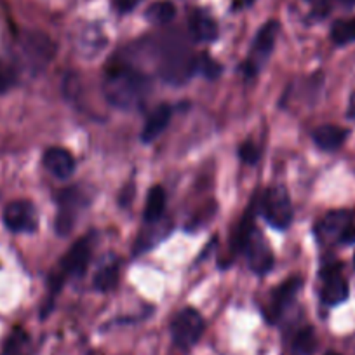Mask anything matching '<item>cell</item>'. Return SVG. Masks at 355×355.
I'll return each mask as SVG.
<instances>
[{
	"label": "cell",
	"instance_id": "cb8c5ba5",
	"mask_svg": "<svg viewBox=\"0 0 355 355\" xmlns=\"http://www.w3.org/2000/svg\"><path fill=\"white\" fill-rule=\"evenodd\" d=\"M239 157H241L245 164L252 166V164H256L259 160V148L254 143L245 141L244 145H241V148H239Z\"/></svg>",
	"mask_w": 355,
	"mask_h": 355
},
{
	"label": "cell",
	"instance_id": "5b68a950",
	"mask_svg": "<svg viewBox=\"0 0 355 355\" xmlns=\"http://www.w3.org/2000/svg\"><path fill=\"white\" fill-rule=\"evenodd\" d=\"M279 32V23L277 21H268L259 28L258 35H256L254 42H252L251 54L249 60L244 63V71L248 75H256L259 68H263V63L268 60L275 46V39H277Z\"/></svg>",
	"mask_w": 355,
	"mask_h": 355
},
{
	"label": "cell",
	"instance_id": "7402d4cb",
	"mask_svg": "<svg viewBox=\"0 0 355 355\" xmlns=\"http://www.w3.org/2000/svg\"><path fill=\"white\" fill-rule=\"evenodd\" d=\"M16 84V71L15 68L9 67L8 63L0 61V94L8 93L9 89Z\"/></svg>",
	"mask_w": 355,
	"mask_h": 355
},
{
	"label": "cell",
	"instance_id": "9c48e42d",
	"mask_svg": "<svg viewBox=\"0 0 355 355\" xmlns=\"http://www.w3.org/2000/svg\"><path fill=\"white\" fill-rule=\"evenodd\" d=\"M44 167L58 180H67L75 171V159L68 150L54 146L44 153Z\"/></svg>",
	"mask_w": 355,
	"mask_h": 355
},
{
	"label": "cell",
	"instance_id": "484cf974",
	"mask_svg": "<svg viewBox=\"0 0 355 355\" xmlns=\"http://www.w3.org/2000/svg\"><path fill=\"white\" fill-rule=\"evenodd\" d=\"M341 241L343 242H354L355 241V228L352 227V225L343 232V235H341Z\"/></svg>",
	"mask_w": 355,
	"mask_h": 355
},
{
	"label": "cell",
	"instance_id": "6da1fadb",
	"mask_svg": "<svg viewBox=\"0 0 355 355\" xmlns=\"http://www.w3.org/2000/svg\"><path fill=\"white\" fill-rule=\"evenodd\" d=\"M105 94L119 108H135L145 101L150 93V78L132 67L119 64L107 71L103 82Z\"/></svg>",
	"mask_w": 355,
	"mask_h": 355
},
{
	"label": "cell",
	"instance_id": "2e32d148",
	"mask_svg": "<svg viewBox=\"0 0 355 355\" xmlns=\"http://www.w3.org/2000/svg\"><path fill=\"white\" fill-rule=\"evenodd\" d=\"M303 281L300 277H293L289 281H286L284 284L279 286L274 291V300H272V305H274V313L279 315L289 303L293 302V298L296 296L298 289L302 288Z\"/></svg>",
	"mask_w": 355,
	"mask_h": 355
},
{
	"label": "cell",
	"instance_id": "44dd1931",
	"mask_svg": "<svg viewBox=\"0 0 355 355\" xmlns=\"http://www.w3.org/2000/svg\"><path fill=\"white\" fill-rule=\"evenodd\" d=\"M119 282V265H105L94 277V288L98 291H110Z\"/></svg>",
	"mask_w": 355,
	"mask_h": 355
},
{
	"label": "cell",
	"instance_id": "7c38bea8",
	"mask_svg": "<svg viewBox=\"0 0 355 355\" xmlns=\"http://www.w3.org/2000/svg\"><path fill=\"white\" fill-rule=\"evenodd\" d=\"M352 225V213L350 211H333V213L326 214L322 221L317 227V235L320 239H334L343 235Z\"/></svg>",
	"mask_w": 355,
	"mask_h": 355
},
{
	"label": "cell",
	"instance_id": "7a4b0ae2",
	"mask_svg": "<svg viewBox=\"0 0 355 355\" xmlns=\"http://www.w3.org/2000/svg\"><path fill=\"white\" fill-rule=\"evenodd\" d=\"M261 213L274 228L284 230L293 221V206L284 187H274L263 196Z\"/></svg>",
	"mask_w": 355,
	"mask_h": 355
},
{
	"label": "cell",
	"instance_id": "ffe728a7",
	"mask_svg": "<svg viewBox=\"0 0 355 355\" xmlns=\"http://www.w3.org/2000/svg\"><path fill=\"white\" fill-rule=\"evenodd\" d=\"M317 348V336L312 327H305L296 334L293 341V354L295 355H312Z\"/></svg>",
	"mask_w": 355,
	"mask_h": 355
},
{
	"label": "cell",
	"instance_id": "5bb4252c",
	"mask_svg": "<svg viewBox=\"0 0 355 355\" xmlns=\"http://www.w3.org/2000/svg\"><path fill=\"white\" fill-rule=\"evenodd\" d=\"M171 115H173V110H171L169 105H159L155 110L150 114V117L146 119V124L143 128L141 139L145 143L153 141L160 136V132L167 128L171 121Z\"/></svg>",
	"mask_w": 355,
	"mask_h": 355
},
{
	"label": "cell",
	"instance_id": "8992f818",
	"mask_svg": "<svg viewBox=\"0 0 355 355\" xmlns=\"http://www.w3.org/2000/svg\"><path fill=\"white\" fill-rule=\"evenodd\" d=\"M4 223L16 234H30L37 230L39 214L30 200H12L4 209Z\"/></svg>",
	"mask_w": 355,
	"mask_h": 355
},
{
	"label": "cell",
	"instance_id": "e0dca14e",
	"mask_svg": "<svg viewBox=\"0 0 355 355\" xmlns=\"http://www.w3.org/2000/svg\"><path fill=\"white\" fill-rule=\"evenodd\" d=\"M164 211H166V190L162 187H153L146 197L145 220L148 223H155L162 218Z\"/></svg>",
	"mask_w": 355,
	"mask_h": 355
},
{
	"label": "cell",
	"instance_id": "8fae6325",
	"mask_svg": "<svg viewBox=\"0 0 355 355\" xmlns=\"http://www.w3.org/2000/svg\"><path fill=\"white\" fill-rule=\"evenodd\" d=\"M322 302L326 305L334 306L343 303L348 298V282L338 270H329L324 275V288L320 295Z\"/></svg>",
	"mask_w": 355,
	"mask_h": 355
},
{
	"label": "cell",
	"instance_id": "4316f807",
	"mask_svg": "<svg viewBox=\"0 0 355 355\" xmlns=\"http://www.w3.org/2000/svg\"><path fill=\"white\" fill-rule=\"evenodd\" d=\"M348 117L355 119V93H352L350 101H348Z\"/></svg>",
	"mask_w": 355,
	"mask_h": 355
},
{
	"label": "cell",
	"instance_id": "83f0119b",
	"mask_svg": "<svg viewBox=\"0 0 355 355\" xmlns=\"http://www.w3.org/2000/svg\"><path fill=\"white\" fill-rule=\"evenodd\" d=\"M326 355H338V354H336V352H327Z\"/></svg>",
	"mask_w": 355,
	"mask_h": 355
},
{
	"label": "cell",
	"instance_id": "30bf717a",
	"mask_svg": "<svg viewBox=\"0 0 355 355\" xmlns=\"http://www.w3.org/2000/svg\"><path fill=\"white\" fill-rule=\"evenodd\" d=\"M91 259V242L89 239H80L73 244L63 259V268L70 275H82Z\"/></svg>",
	"mask_w": 355,
	"mask_h": 355
},
{
	"label": "cell",
	"instance_id": "603a6c76",
	"mask_svg": "<svg viewBox=\"0 0 355 355\" xmlns=\"http://www.w3.org/2000/svg\"><path fill=\"white\" fill-rule=\"evenodd\" d=\"M197 70L202 71L207 78H216L221 73V67L209 56L197 58Z\"/></svg>",
	"mask_w": 355,
	"mask_h": 355
},
{
	"label": "cell",
	"instance_id": "f1b7e54d",
	"mask_svg": "<svg viewBox=\"0 0 355 355\" xmlns=\"http://www.w3.org/2000/svg\"><path fill=\"white\" fill-rule=\"evenodd\" d=\"M354 266H355V256H354Z\"/></svg>",
	"mask_w": 355,
	"mask_h": 355
},
{
	"label": "cell",
	"instance_id": "d4e9b609",
	"mask_svg": "<svg viewBox=\"0 0 355 355\" xmlns=\"http://www.w3.org/2000/svg\"><path fill=\"white\" fill-rule=\"evenodd\" d=\"M139 2H141V0H121V2H119V8H121L122 12H129L131 9H135Z\"/></svg>",
	"mask_w": 355,
	"mask_h": 355
},
{
	"label": "cell",
	"instance_id": "ba28073f",
	"mask_svg": "<svg viewBox=\"0 0 355 355\" xmlns=\"http://www.w3.org/2000/svg\"><path fill=\"white\" fill-rule=\"evenodd\" d=\"M244 249L249 266H251L256 274H266L274 266V254H272L270 248H268L265 239L259 234H256V232H252L251 237L248 239Z\"/></svg>",
	"mask_w": 355,
	"mask_h": 355
},
{
	"label": "cell",
	"instance_id": "52a82bcc",
	"mask_svg": "<svg viewBox=\"0 0 355 355\" xmlns=\"http://www.w3.org/2000/svg\"><path fill=\"white\" fill-rule=\"evenodd\" d=\"M23 54L33 67H46L56 53V46L53 40L42 32H28L25 33L21 40Z\"/></svg>",
	"mask_w": 355,
	"mask_h": 355
},
{
	"label": "cell",
	"instance_id": "277c9868",
	"mask_svg": "<svg viewBox=\"0 0 355 355\" xmlns=\"http://www.w3.org/2000/svg\"><path fill=\"white\" fill-rule=\"evenodd\" d=\"M197 70V58H193L185 47H171L164 53L159 71L167 82H183Z\"/></svg>",
	"mask_w": 355,
	"mask_h": 355
},
{
	"label": "cell",
	"instance_id": "4fadbf2b",
	"mask_svg": "<svg viewBox=\"0 0 355 355\" xmlns=\"http://www.w3.org/2000/svg\"><path fill=\"white\" fill-rule=\"evenodd\" d=\"M348 131L345 128H340V125L326 124L320 125L313 131V141L317 143V146L326 152H334V150L340 148L341 145L347 139Z\"/></svg>",
	"mask_w": 355,
	"mask_h": 355
},
{
	"label": "cell",
	"instance_id": "ac0fdd59",
	"mask_svg": "<svg viewBox=\"0 0 355 355\" xmlns=\"http://www.w3.org/2000/svg\"><path fill=\"white\" fill-rule=\"evenodd\" d=\"M331 39L338 46H347V44L355 42V18L340 19L331 28Z\"/></svg>",
	"mask_w": 355,
	"mask_h": 355
},
{
	"label": "cell",
	"instance_id": "3957f363",
	"mask_svg": "<svg viewBox=\"0 0 355 355\" xmlns=\"http://www.w3.org/2000/svg\"><path fill=\"white\" fill-rule=\"evenodd\" d=\"M174 343L183 350H189L199 341L204 333V319L196 309H183L171 324Z\"/></svg>",
	"mask_w": 355,
	"mask_h": 355
},
{
	"label": "cell",
	"instance_id": "d6986e66",
	"mask_svg": "<svg viewBox=\"0 0 355 355\" xmlns=\"http://www.w3.org/2000/svg\"><path fill=\"white\" fill-rule=\"evenodd\" d=\"M174 16H176V8L167 0H159V2L150 6L148 11H146V19H150L155 25H166Z\"/></svg>",
	"mask_w": 355,
	"mask_h": 355
},
{
	"label": "cell",
	"instance_id": "9a60e30c",
	"mask_svg": "<svg viewBox=\"0 0 355 355\" xmlns=\"http://www.w3.org/2000/svg\"><path fill=\"white\" fill-rule=\"evenodd\" d=\"M190 32H192L193 39L199 42H213L218 37V26L213 18L204 12H196L190 18Z\"/></svg>",
	"mask_w": 355,
	"mask_h": 355
}]
</instances>
